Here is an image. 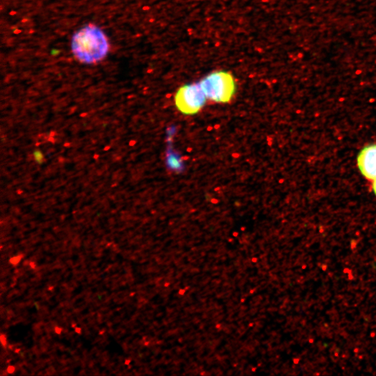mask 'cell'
I'll list each match as a JSON object with an SVG mask.
<instances>
[{"label":"cell","instance_id":"6da1fadb","mask_svg":"<svg viewBox=\"0 0 376 376\" xmlns=\"http://www.w3.org/2000/svg\"><path fill=\"white\" fill-rule=\"evenodd\" d=\"M70 46L76 59L86 64L99 63L110 50L107 35L93 24H88L77 31L72 37Z\"/></svg>","mask_w":376,"mask_h":376},{"label":"cell","instance_id":"7a4b0ae2","mask_svg":"<svg viewBox=\"0 0 376 376\" xmlns=\"http://www.w3.org/2000/svg\"><path fill=\"white\" fill-rule=\"evenodd\" d=\"M199 84L207 99L219 103L228 102L236 89L233 76L223 70L211 72L202 79Z\"/></svg>","mask_w":376,"mask_h":376},{"label":"cell","instance_id":"3957f363","mask_svg":"<svg viewBox=\"0 0 376 376\" xmlns=\"http://www.w3.org/2000/svg\"><path fill=\"white\" fill-rule=\"evenodd\" d=\"M206 100L207 97L199 82L181 86L175 95L177 109L187 115L198 113L205 105Z\"/></svg>","mask_w":376,"mask_h":376},{"label":"cell","instance_id":"277c9868","mask_svg":"<svg viewBox=\"0 0 376 376\" xmlns=\"http://www.w3.org/2000/svg\"><path fill=\"white\" fill-rule=\"evenodd\" d=\"M357 164L366 179L372 181L376 178V143L368 144L360 150Z\"/></svg>","mask_w":376,"mask_h":376},{"label":"cell","instance_id":"5b68a950","mask_svg":"<svg viewBox=\"0 0 376 376\" xmlns=\"http://www.w3.org/2000/svg\"><path fill=\"white\" fill-rule=\"evenodd\" d=\"M33 157H34L35 161L39 164H42L44 161L43 154L39 150H36L33 152Z\"/></svg>","mask_w":376,"mask_h":376},{"label":"cell","instance_id":"8992f818","mask_svg":"<svg viewBox=\"0 0 376 376\" xmlns=\"http://www.w3.org/2000/svg\"><path fill=\"white\" fill-rule=\"evenodd\" d=\"M371 182H372L371 188H372L373 194L376 196V178L372 180Z\"/></svg>","mask_w":376,"mask_h":376}]
</instances>
